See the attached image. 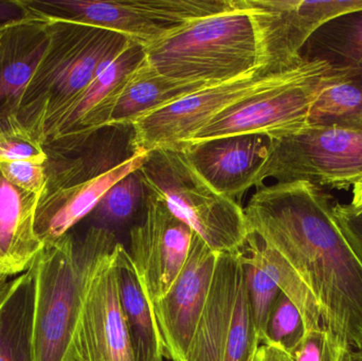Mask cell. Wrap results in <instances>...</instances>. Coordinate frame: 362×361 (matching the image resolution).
<instances>
[{"label":"cell","instance_id":"cell-32","mask_svg":"<svg viewBox=\"0 0 362 361\" xmlns=\"http://www.w3.org/2000/svg\"><path fill=\"white\" fill-rule=\"evenodd\" d=\"M0 172L10 184L25 192L40 195L46 186L45 163L35 161L0 162Z\"/></svg>","mask_w":362,"mask_h":361},{"label":"cell","instance_id":"cell-4","mask_svg":"<svg viewBox=\"0 0 362 361\" xmlns=\"http://www.w3.org/2000/svg\"><path fill=\"white\" fill-rule=\"evenodd\" d=\"M159 73L218 84L259 67L257 37L244 0L227 12L191 21L144 48Z\"/></svg>","mask_w":362,"mask_h":361},{"label":"cell","instance_id":"cell-6","mask_svg":"<svg viewBox=\"0 0 362 361\" xmlns=\"http://www.w3.org/2000/svg\"><path fill=\"white\" fill-rule=\"evenodd\" d=\"M32 16L112 30L142 47L182 25L227 12L238 0H23Z\"/></svg>","mask_w":362,"mask_h":361},{"label":"cell","instance_id":"cell-15","mask_svg":"<svg viewBox=\"0 0 362 361\" xmlns=\"http://www.w3.org/2000/svg\"><path fill=\"white\" fill-rule=\"evenodd\" d=\"M144 59V47L133 42L99 74L55 123L42 144L47 155L68 154L86 141L91 134L107 126L123 85Z\"/></svg>","mask_w":362,"mask_h":361},{"label":"cell","instance_id":"cell-26","mask_svg":"<svg viewBox=\"0 0 362 361\" xmlns=\"http://www.w3.org/2000/svg\"><path fill=\"white\" fill-rule=\"evenodd\" d=\"M242 254L247 260L265 271L299 311L304 332L322 326L320 309L308 286L291 265L264 243L257 235L249 232Z\"/></svg>","mask_w":362,"mask_h":361},{"label":"cell","instance_id":"cell-13","mask_svg":"<svg viewBox=\"0 0 362 361\" xmlns=\"http://www.w3.org/2000/svg\"><path fill=\"white\" fill-rule=\"evenodd\" d=\"M218 254L195 233L177 279L163 298L150 305L163 358L185 361L206 304Z\"/></svg>","mask_w":362,"mask_h":361},{"label":"cell","instance_id":"cell-20","mask_svg":"<svg viewBox=\"0 0 362 361\" xmlns=\"http://www.w3.org/2000/svg\"><path fill=\"white\" fill-rule=\"evenodd\" d=\"M40 195L25 192L0 172V273L21 275L42 249L34 230Z\"/></svg>","mask_w":362,"mask_h":361},{"label":"cell","instance_id":"cell-8","mask_svg":"<svg viewBox=\"0 0 362 361\" xmlns=\"http://www.w3.org/2000/svg\"><path fill=\"white\" fill-rule=\"evenodd\" d=\"M331 70L325 61H304L284 82L230 106L180 146L229 136L276 138L304 129Z\"/></svg>","mask_w":362,"mask_h":361},{"label":"cell","instance_id":"cell-35","mask_svg":"<svg viewBox=\"0 0 362 361\" xmlns=\"http://www.w3.org/2000/svg\"><path fill=\"white\" fill-rule=\"evenodd\" d=\"M251 361H291L288 352L272 343H261Z\"/></svg>","mask_w":362,"mask_h":361},{"label":"cell","instance_id":"cell-36","mask_svg":"<svg viewBox=\"0 0 362 361\" xmlns=\"http://www.w3.org/2000/svg\"><path fill=\"white\" fill-rule=\"evenodd\" d=\"M11 278L12 277L6 273H0V305L2 304L14 284V278L13 279Z\"/></svg>","mask_w":362,"mask_h":361},{"label":"cell","instance_id":"cell-14","mask_svg":"<svg viewBox=\"0 0 362 361\" xmlns=\"http://www.w3.org/2000/svg\"><path fill=\"white\" fill-rule=\"evenodd\" d=\"M114 251L100 263L85 290L74 335V361H136L119 300Z\"/></svg>","mask_w":362,"mask_h":361},{"label":"cell","instance_id":"cell-28","mask_svg":"<svg viewBox=\"0 0 362 361\" xmlns=\"http://www.w3.org/2000/svg\"><path fill=\"white\" fill-rule=\"evenodd\" d=\"M240 259L244 268L247 292L252 309L255 328L259 335V343H262L265 336L266 324L270 312L276 298L281 294V290L276 282L265 271L245 258L242 250H240Z\"/></svg>","mask_w":362,"mask_h":361},{"label":"cell","instance_id":"cell-25","mask_svg":"<svg viewBox=\"0 0 362 361\" xmlns=\"http://www.w3.org/2000/svg\"><path fill=\"white\" fill-rule=\"evenodd\" d=\"M308 125L362 133V70H331L313 104Z\"/></svg>","mask_w":362,"mask_h":361},{"label":"cell","instance_id":"cell-38","mask_svg":"<svg viewBox=\"0 0 362 361\" xmlns=\"http://www.w3.org/2000/svg\"><path fill=\"white\" fill-rule=\"evenodd\" d=\"M338 361H362V348L344 350L340 353Z\"/></svg>","mask_w":362,"mask_h":361},{"label":"cell","instance_id":"cell-5","mask_svg":"<svg viewBox=\"0 0 362 361\" xmlns=\"http://www.w3.org/2000/svg\"><path fill=\"white\" fill-rule=\"evenodd\" d=\"M138 172L146 191L160 199L212 251L231 254L244 247L249 230L242 206L212 188L182 148L150 150Z\"/></svg>","mask_w":362,"mask_h":361},{"label":"cell","instance_id":"cell-21","mask_svg":"<svg viewBox=\"0 0 362 361\" xmlns=\"http://www.w3.org/2000/svg\"><path fill=\"white\" fill-rule=\"evenodd\" d=\"M211 83L173 80L159 73L146 59L129 74L112 108L110 123L134 124L142 117L212 86Z\"/></svg>","mask_w":362,"mask_h":361},{"label":"cell","instance_id":"cell-34","mask_svg":"<svg viewBox=\"0 0 362 361\" xmlns=\"http://www.w3.org/2000/svg\"><path fill=\"white\" fill-rule=\"evenodd\" d=\"M31 17L23 0H0V30Z\"/></svg>","mask_w":362,"mask_h":361},{"label":"cell","instance_id":"cell-2","mask_svg":"<svg viewBox=\"0 0 362 361\" xmlns=\"http://www.w3.org/2000/svg\"><path fill=\"white\" fill-rule=\"evenodd\" d=\"M50 21L48 46L23 91L16 114L17 122L42 146L57 121L133 42L112 30Z\"/></svg>","mask_w":362,"mask_h":361},{"label":"cell","instance_id":"cell-39","mask_svg":"<svg viewBox=\"0 0 362 361\" xmlns=\"http://www.w3.org/2000/svg\"></svg>","mask_w":362,"mask_h":361},{"label":"cell","instance_id":"cell-12","mask_svg":"<svg viewBox=\"0 0 362 361\" xmlns=\"http://www.w3.org/2000/svg\"><path fill=\"white\" fill-rule=\"evenodd\" d=\"M194 235L191 227L146 191L144 218L132 228L129 252L150 305L163 298L177 279Z\"/></svg>","mask_w":362,"mask_h":361},{"label":"cell","instance_id":"cell-17","mask_svg":"<svg viewBox=\"0 0 362 361\" xmlns=\"http://www.w3.org/2000/svg\"><path fill=\"white\" fill-rule=\"evenodd\" d=\"M148 153L136 155L131 160L95 179L64 188L44 189L38 199L34 230L42 246L65 237L83 218L91 214L103 195L117 182L137 171Z\"/></svg>","mask_w":362,"mask_h":361},{"label":"cell","instance_id":"cell-3","mask_svg":"<svg viewBox=\"0 0 362 361\" xmlns=\"http://www.w3.org/2000/svg\"><path fill=\"white\" fill-rule=\"evenodd\" d=\"M114 231L93 226L45 245L35 269L36 361H74V335L87 284L117 244Z\"/></svg>","mask_w":362,"mask_h":361},{"label":"cell","instance_id":"cell-22","mask_svg":"<svg viewBox=\"0 0 362 361\" xmlns=\"http://www.w3.org/2000/svg\"><path fill=\"white\" fill-rule=\"evenodd\" d=\"M119 300L131 336L136 361H163L150 303L142 290L129 252L121 243L114 251Z\"/></svg>","mask_w":362,"mask_h":361},{"label":"cell","instance_id":"cell-19","mask_svg":"<svg viewBox=\"0 0 362 361\" xmlns=\"http://www.w3.org/2000/svg\"><path fill=\"white\" fill-rule=\"evenodd\" d=\"M50 23L32 16L0 30V121L16 119L23 91L48 46Z\"/></svg>","mask_w":362,"mask_h":361},{"label":"cell","instance_id":"cell-30","mask_svg":"<svg viewBox=\"0 0 362 361\" xmlns=\"http://www.w3.org/2000/svg\"><path fill=\"white\" fill-rule=\"evenodd\" d=\"M47 159L48 155L42 143L23 129L16 119L0 121V162L45 163Z\"/></svg>","mask_w":362,"mask_h":361},{"label":"cell","instance_id":"cell-24","mask_svg":"<svg viewBox=\"0 0 362 361\" xmlns=\"http://www.w3.org/2000/svg\"><path fill=\"white\" fill-rule=\"evenodd\" d=\"M302 59L325 61L334 70H362V8L321 25L304 46Z\"/></svg>","mask_w":362,"mask_h":361},{"label":"cell","instance_id":"cell-16","mask_svg":"<svg viewBox=\"0 0 362 361\" xmlns=\"http://www.w3.org/2000/svg\"><path fill=\"white\" fill-rule=\"evenodd\" d=\"M268 146L269 138L265 136L240 135L182 144L180 148L212 188L238 201L255 186L257 174L267 157Z\"/></svg>","mask_w":362,"mask_h":361},{"label":"cell","instance_id":"cell-37","mask_svg":"<svg viewBox=\"0 0 362 361\" xmlns=\"http://www.w3.org/2000/svg\"><path fill=\"white\" fill-rule=\"evenodd\" d=\"M349 206L354 209L362 210V179L353 186L352 201Z\"/></svg>","mask_w":362,"mask_h":361},{"label":"cell","instance_id":"cell-29","mask_svg":"<svg viewBox=\"0 0 362 361\" xmlns=\"http://www.w3.org/2000/svg\"><path fill=\"white\" fill-rule=\"evenodd\" d=\"M304 334L303 321L297 307L281 292L272 307L262 343H272L289 351Z\"/></svg>","mask_w":362,"mask_h":361},{"label":"cell","instance_id":"cell-11","mask_svg":"<svg viewBox=\"0 0 362 361\" xmlns=\"http://www.w3.org/2000/svg\"><path fill=\"white\" fill-rule=\"evenodd\" d=\"M257 37L259 67L276 73L303 63L302 50L327 21L362 8V0H244Z\"/></svg>","mask_w":362,"mask_h":361},{"label":"cell","instance_id":"cell-27","mask_svg":"<svg viewBox=\"0 0 362 361\" xmlns=\"http://www.w3.org/2000/svg\"><path fill=\"white\" fill-rule=\"evenodd\" d=\"M146 190L139 172L129 174L117 182L100 199L91 212L100 228L112 230L131 222L140 210H144Z\"/></svg>","mask_w":362,"mask_h":361},{"label":"cell","instance_id":"cell-33","mask_svg":"<svg viewBox=\"0 0 362 361\" xmlns=\"http://www.w3.org/2000/svg\"><path fill=\"white\" fill-rule=\"evenodd\" d=\"M334 215L344 237L362 261V210L336 201Z\"/></svg>","mask_w":362,"mask_h":361},{"label":"cell","instance_id":"cell-10","mask_svg":"<svg viewBox=\"0 0 362 361\" xmlns=\"http://www.w3.org/2000/svg\"><path fill=\"white\" fill-rule=\"evenodd\" d=\"M297 67L276 73H266L257 68L142 117L133 124L138 152L178 148L223 110L284 82Z\"/></svg>","mask_w":362,"mask_h":361},{"label":"cell","instance_id":"cell-23","mask_svg":"<svg viewBox=\"0 0 362 361\" xmlns=\"http://www.w3.org/2000/svg\"><path fill=\"white\" fill-rule=\"evenodd\" d=\"M35 269L14 278L0 305V361H36L34 347Z\"/></svg>","mask_w":362,"mask_h":361},{"label":"cell","instance_id":"cell-31","mask_svg":"<svg viewBox=\"0 0 362 361\" xmlns=\"http://www.w3.org/2000/svg\"><path fill=\"white\" fill-rule=\"evenodd\" d=\"M287 352L291 361H338L340 356L323 326L304 332L301 339Z\"/></svg>","mask_w":362,"mask_h":361},{"label":"cell","instance_id":"cell-1","mask_svg":"<svg viewBox=\"0 0 362 361\" xmlns=\"http://www.w3.org/2000/svg\"><path fill=\"white\" fill-rule=\"evenodd\" d=\"M335 203L308 182H276L257 189L244 212L249 232L305 282L340 355L362 348V261L336 220Z\"/></svg>","mask_w":362,"mask_h":361},{"label":"cell","instance_id":"cell-18","mask_svg":"<svg viewBox=\"0 0 362 361\" xmlns=\"http://www.w3.org/2000/svg\"><path fill=\"white\" fill-rule=\"evenodd\" d=\"M133 124H112L91 134L76 150L48 156L44 189L64 188L100 177L131 160L138 152Z\"/></svg>","mask_w":362,"mask_h":361},{"label":"cell","instance_id":"cell-9","mask_svg":"<svg viewBox=\"0 0 362 361\" xmlns=\"http://www.w3.org/2000/svg\"><path fill=\"white\" fill-rule=\"evenodd\" d=\"M259 345L240 250L219 254L185 361H251Z\"/></svg>","mask_w":362,"mask_h":361},{"label":"cell","instance_id":"cell-7","mask_svg":"<svg viewBox=\"0 0 362 361\" xmlns=\"http://www.w3.org/2000/svg\"><path fill=\"white\" fill-rule=\"evenodd\" d=\"M269 178L276 182H308L322 189H350L362 179V133L308 125L269 138L255 188L265 186Z\"/></svg>","mask_w":362,"mask_h":361}]
</instances>
